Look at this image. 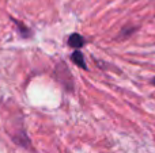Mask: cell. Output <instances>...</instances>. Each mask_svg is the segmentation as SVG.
Here are the masks:
<instances>
[{"mask_svg":"<svg viewBox=\"0 0 155 153\" xmlns=\"http://www.w3.org/2000/svg\"><path fill=\"white\" fill-rule=\"evenodd\" d=\"M11 20L15 23L16 29H18V31H19V35H21L22 38H30L33 35L31 29H30V27H27L26 24L23 23V22L18 20V19H15V18H11Z\"/></svg>","mask_w":155,"mask_h":153,"instance_id":"cell-4","label":"cell"},{"mask_svg":"<svg viewBox=\"0 0 155 153\" xmlns=\"http://www.w3.org/2000/svg\"><path fill=\"white\" fill-rule=\"evenodd\" d=\"M67 42H68V46H71V48H74V49H82L83 46L86 45L84 37H82L79 33H72V34L68 37Z\"/></svg>","mask_w":155,"mask_h":153,"instance_id":"cell-2","label":"cell"},{"mask_svg":"<svg viewBox=\"0 0 155 153\" xmlns=\"http://www.w3.org/2000/svg\"><path fill=\"white\" fill-rule=\"evenodd\" d=\"M54 75H56V80L63 86V88L68 92H74L75 88V80L71 73L70 68L67 67L64 61H59L54 67Z\"/></svg>","mask_w":155,"mask_h":153,"instance_id":"cell-1","label":"cell"},{"mask_svg":"<svg viewBox=\"0 0 155 153\" xmlns=\"http://www.w3.org/2000/svg\"><path fill=\"white\" fill-rule=\"evenodd\" d=\"M151 83H153V84H154V86H155V77L153 79V80H151Z\"/></svg>","mask_w":155,"mask_h":153,"instance_id":"cell-6","label":"cell"},{"mask_svg":"<svg viewBox=\"0 0 155 153\" xmlns=\"http://www.w3.org/2000/svg\"><path fill=\"white\" fill-rule=\"evenodd\" d=\"M137 30V27H132V26H127L124 27L123 30H121L120 33H118L117 35V39H127V38H129L132 34H134L135 31Z\"/></svg>","mask_w":155,"mask_h":153,"instance_id":"cell-5","label":"cell"},{"mask_svg":"<svg viewBox=\"0 0 155 153\" xmlns=\"http://www.w3.org/2000/svg\"><path fill=\"white\" fill-rule=\"evenodd\" d=\"M71 61H72L76 67H79L80 69L87 70V64H86L84 56H83V53L80 52V49H75V52L71 54Z\"/></svg>","mask_w":155,"mask_h":153,"instance_id":"cell-3","label":"cell"}]
</instances>
